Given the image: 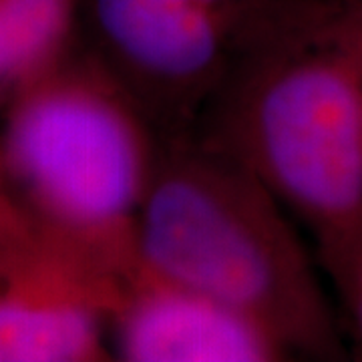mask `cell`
I'll use <instances>...</instances> for the list:
<instances>
[{"instance_id": "3", "label": "cell", "mask_w": 362, "mask_h": 362, "mask_svg": "<svg viewBox=\"0 0 362 362\" xmlns=\"http://www.w3.org/2000/svg\"><path fill=\"white\" fill-rule=\"evenodd\" d=\"M304 49L256 89V175L320 242L362 216V23L337 0H274Z\"/></svg>"}, {"instance_id": "5", "label": "cell", "mask_w": 362, "mask_h": 362, "mask_svg": "<svg viewBox=\"0 0 362 362\" xmlns=\"http://www.w3.org/2000/svg\"><path fill=\"white\" fill-rule=\"evenodd\" d=\"M111 334L129 362H270L290 354L247 314L159 276L137 256L121 276Z\"/></svg>"}, {"instance_id": "6", "label": "cell", "mask_w": 362, "mask_h": 362, "mask_svg": "<svg viewBox=\"0 0 362 362\" xmlns=\"http://www.w3.org/2000/svg\"><path fill=\"white\" fill-rule=\"evenodd\" d=\"M107 45L145 77L204 78L220 61L228 23L194 0H89Z\"/></svg>"}, {"instance_id": "10", "label": "cell", "mask_w": 362, "mask_h": 362, "mask_svg": "<svg viewBox=\"0 0 362 362\" xmlns=\"http://www.w3.org/2000/svg\"><path fill=\"white\" fill-rule=\"evenodd\" d=\"M342 6H346L350 13L356 14L358 18L362 21V0H338Z\"/></svg>"}, {"instance_id": "4", "label": "cell", "mask_w": 362, "mask_h": 362, "mask_svg": "<svg viewBox=\"0 0 362 362\" xmlns=\"http://www.w3.org/2000/svg\"><path fill=\"white\" fill-rule=\"evenodd\" d=\"M123 270L25 207L0 238V362L103 361Z\"/></svg>"}, {"instance_id": "7", "label": "cell", "mask_w": 362, "mask_h": 362, "mask_svg": "<svg viewBox=\"0 0 362 362\" xmlns=\"http://www.w3.org/2000/svg\"><path fill=\"white\" fill-rule=\"evenodd\" d=\"M83 0H0V90L63 61Z\"/></svg>"}, {"instance_id": "9", "label": "cell", "mask_w": 362, "mask_h": 362, "mask_svg": "<svg viewBox=\"0 0 362 362\" xmlns=\"http://www.w3.org/2000/svg\"><path fill=\"white\" fill-rule=\"evenodd\" d=\"M23 211H25V206L21 204V199L14 194L13 183L8 177L6 165H4L2 147H0V238L14 221L23 216Z\"/></svg>"}, {"instance_id": "1", "label": "cell", "mask_w": 362, "mask_h": 362, "mask_svg": "<svg viewBox=\"0 0 362 362\" xmlns=\"http://www.w3.org/2000/svg\"><path fill=\"white\" fill-rule=\"evenodd\" d=\"M135 256L159 276L247 314L288 350H332L334 330L314 272L254 169L202 157L153 169Z\"/></svg>"}, {"instance_id": "2", "label": "cell", "mask_w": 362, "mask_h": 362, "mask_svg": "<svg viewBox=\"0 0 362 362\" xmlns=\"http://www.w3.org/2000/svg\"><path fill=\"white\" fill-rule=\"evenodd\" d=\"M8 97L0 147L21 204L54 232L127 266L153 173L127 103L63 61Z\"/></svg>"}, {"instance_id": "8", "label": "cell", "mask_w": 362, "mask_h": 362, "mask_svg": "<svg viewBox=\"0 0 362 362\" xmlns=\"http://www.w3.org/2000/svg\"><path fill=\"white\" fill-rule=\"evenodd\" d=\"M320 244L324 264L337 280L362 349V216Z\"/></svg>"}]
</instances>
